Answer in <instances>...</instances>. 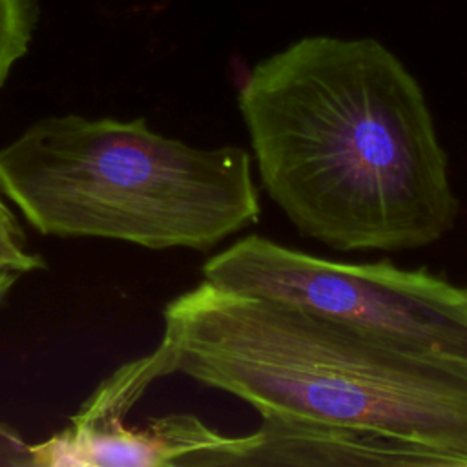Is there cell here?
<instances>
[{
  "mask_svg": "<svg viewBox=\"0 0 467 467\" xmlns=\"http://www.w3.org/2000/svg\"><path fill=\"white\" fill-rule=\"evenodd\" d=\"M44 266V257L29 250L22 226L0 193V268L27 274Z\"/></svg>",
  "mask_w": 467,
  "mask_h": 467,
  "instance_id": "8",
  "label": "cell"
},
{
  "mask_svg": "<svg viewBox=\"0 0 467 467\" xmlns=\"http://www.w3.org/2000/svg\"><path fill=\"white\" fill-rule=\"evenodd\" d=\"M0 467H35L29 443L0 421Z\"/></svg>",
  "mask_w": 467,
  "mask_h": 467,
  "instance_id": "9",
  "label": "cell"
},
{
  "mask_svg": "<svg viewBox=\"0 0 467 467\" xmlns=\"http://www.w3.org/2000/svg\"><path fill=\"white\" fill-rule=\"evenodd\" d=\"M237 108L265 192L305 237L403 252L452 230L460 202L425 93L379 40L303 36L248 71Z\"/></svg>",
  "mask_w": 467,
  "mask_h": 467,
  "instance_id": "1",
  "label": "cell"
},
{
  "mask_svg": "<svg viewBox=\"0 0 467 467\" xmlns=\"http://www.w3.org/2000/svg\"><path fill=\"white\" fill-rule=\"evenodd\" d=\"M0 193L42 235L206 252L261 217L252 157L146 119L46 117L0 148Z\"/></svg>",
  "mask_w": 467,
  "mask_h": 467,
  "instance_id": "3",
  "label": "cell"
},
{
  "mask_svg": "<svg viewBox=\"0 0 467 467\" xmlns=\"http://www.w3.org/2000/svg\"><path fill=\"white\" fill-rule=\"evenodd\" d=\"M20 274L7 270V268H0V303L5 299V296L9 294V290L13 288V285L16 283Z\"/></svg>",
  "mask_w": 467,
  "mask_h": 467,
  "instance_id": "10",
  "label": "cell"
},
{
  "mask_svg": "<svg viewBox=\"0 0 467 467\" xmlns=\"http://www.w3.org/2000/svg\"><path fill=\"white\" fill-rule=\"evenodd\" d=\"M228 441L230 436L186 412L151 418L146 427L77 412L66 429L29 449L35 467H217Z\"/></svg>",
  "mask_w": 467,
  "mask_h": 467,
  "instance_id": "5",
  "label": "cell"
},
{
  "mask_svg": "<svg viewBox=\"0 0 467 467\" xmlns=\"http://www.w3.org/2000/svg\"><path fill=\"white\" fill-rule=\"evenodd\" d=\"M166 374L255 412L423 445L467 467V367L202 279L162 310Z\"/></svg>",
  "mask_w": 467,
  "mask_h": 467,
  "instance_id": "2",
  "label": "cell"
},
{
  "mask_svg": "<svg viewBox=\"0 0 467 467\" xmlns=\"http://www.w3.org/2000/svg\"><path fill=\"white\" fill-rule=\"evenodd\" d=\"M202 279L288 303L390 345L467 367V288L389 259L345 263L246 235L208 257Z\"/></svg>",
  "mask_w": 467,
  "mask_h": 467,
  "instance_id": "4",
  "label": "cell"
},
{
  "mask_svg": "<svg viewBox=\"0 0 467 467\" xmlns=\"http://www.w3.org/2000/svg\"><path fill=\"white\" fill-rule=\"evenodd\" d=\"M36 24V0H0V88L27 53Z\"/></svg>",
  "mask_w": 467,
  "mask_h": 467,
  "instance_id": "7",
  "label": "cell"
},
{
  "mask_svg": "<svg viewBox=\"0 0 467 467\" xmlns=\"http://www.w3.org/2000/svg\"><path fill=\"white\" fill-rule=\"evenodd\" d=\"M241 465H425L462 467L443 452L374 432L279 416L257 431L230 436L217 467Z\"/></svg>",
  "mask_w": 467,
  "mask_h": 467,
  "instance_id": "6",
  "label": "cell"
}]
</instances>
